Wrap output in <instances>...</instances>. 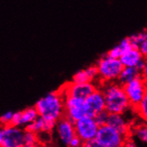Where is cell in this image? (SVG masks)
Returning a JSON list of instances; mask_svg holds the SVG:
<instances>
[{
	"instance_id": "6da1fadb",
	"label": "cell",
	"mask_w": 147,
	"mask_h": 147,
	"mask_svg": "<svg viewBox=\"0 0 147 147\" xmlns=\"http://www.w3.org/2000/svg\"><path fill=\"white\" fill-rule=\"evenodd\" d=\"M64 96L61 89L47 93L35 105L38 115L48 121L57 122L64 116Z\"/></svg>"
},
{
	"instance_id": "7a4b0ae2",
	"label": "cell",
	"mask_w": 147,
	"mask_h": 147,
	"mask_svg": "<svg viewBox=\"0 0 147 147\" xmlns=\"http://www.w3.org/2000/svg\"><path fill=\"white\" fill-rule=\"evenodd\" d=\"M99 88L102 89L105 96L106 111L109 113L124 114L126 111L132 108L123 85L118 81L102 83Z\"/></svg>"
},
{
	"instance_id": "3957f363",
	"label": "cell",
	"mask_w": 147,
	"mask_h": 147,
	"mask_svg": "<svg viewBox=\"0 0 147 147\" xmlns=\"http://www.w3.org/2000/svg\"><path fill=\"white\" fill-rule=\"evenodd\" d=\"M96 65L98 70L100 85L102 83L118 81L124 68L120 59L112 57L108 54L100 57Z\"/></svg>"
},
{
	"instance_id": "277c9868",
	"label": "cell",
	"mask_w": 147,
	"mask_h": 147,
	"mask_svg": "<svg viewBox=\"0 0 147 147\" xmlns=\"http://www.w3.org/2000/svg\"><path fill=\"white\" fill-rule=\"evenodd\" d=\"M25 128L14 125H4L0 130V146L19 147L24 144Z\"/></svg>"
},
{
	"instance_id": "5b68a950",
	"label": "cell",
	"mask_w": 147,
	"mask_h": 147,
	"mask_svg": "<svg viewBox=\"0 0 147 147\" xmlns=\"http://www.w3.org/2000/svg\"><path fill=\"white\" fill-rule=\"evenodd\" d=\"M76 135L85 143L96 139L99 130V124L94 117L86 115L74 123Z\"/></svg>"
},
{
	"instance_id": "8992f818",
	"label": "cell",
	"mask_w": 147,
	"mask_h": 147,
	"mask_svg": "<svg viewBox=\"0 0 147 147\" xmlns=\"http://www.w3.org/2000/svg\"><path fill=\"white\" fill-rule=\"evenodd\" d=\"M127 137L110 125L105 124L100 126L96 139L106 147H122Z\"/></svg>"
},
{
	"instance_id": "52a82bcc",
	"label": "cell",
	"mask_w": 147,
	"mask_h": 147,
	"mask_svg": "<svg viewBox=\"0 0 147 147\" xmlns=\"http://www.w3.org/2000/svg\"><path fill=\"white\" fill-rule=\"evenodd\" d=\"M123 88L128 98V101L130 102V105L134 110L142 102L147 93L144 84V79L142 76H140L123 85Z\"/></svg>"
},
{
	"instance_id": "ba28073f",
	"label": "cell",
	"mask_w": 147,
	"mask_h": 147,
	"mask_svg": "<svg viewBox=\"0 0 147 147\" xmlns=\"http://www.w3.org/2000/svg\"><path fill=\"white\" fill-rule=\"evenodd\" d=\"M97 88L94 83H76L73 81L68 82L63 85L60 89L63 92V96H74L81 99H86L96 90Z\"/></svg>"
},
{
	"instance_id": "9c48e42d",
	"label": "cell",
	"mask_w": 147,
	"mask_h": 147,
	"mask_svg": "<svg viewBox=\"0 0 147 147\" xmlns=\"http://www.w3.org/2000/svg\"><path fill=\"white\" fill-rule=\"evenodd\" d=\"M64 97V116L75 123L77 120L86 115L84 99L70 96Z\"/></svg>"
},
{
	"instance_id": "30bf717a",
	"label": "cell",
	"mask_w": 147,
	"mask_h": 147,
	"mask_svg": "<svg viewBox=\"0 0 147 147\" xmlns=\"http://www.w3.org/2000/svg\"><path fill=\"white\" fill-rule=\"evenodd\" d=\"M85 106L86 115L94 118L106 111L105 96L100 88H97L88 97L85 99Z\"/></svg>"
},
{
	"instance_id": "8fae6325",
	"label": "cell",
	"mask_w": 147,
	"mask_h": 147,
	"mask_svg": "<svg viewBox=\"0 0 147 147\" xmlns=\"http://www.w3.org/2000/svg\"><path fill=\"white\" fill-rule=\"evenodd\" d=\"M55 128L59 140L66 146H68L72 138L77 136L74 122L69 119L66 116H63L58 120Z\"/></svg>"
},
{
	"instance_id": "7c38bea8",
	"label": "cell",
	"mask_w": 147,
	"mask_h": 147,
	"mask_svg": "<svg viewBox=\"0 0 147 147\" xmlns=\"http://www.w3.org/2000/svg\"><path fill=\"white\" fill-rule=\"evenodd\" d=\"M145 58L146 57L142 54L139 49L132 46L125 52L119 59L124 67H135L141 70Z\"/></svg>"
},
{
	"instance_id": "4fadbf2b",
	"label": "cell",
	"mask_w": 147,
	"mask_h": 147,
	"mask_svg": "<svg viewBox=\"0 0 147 147\" xmlns=\"http://www.w3.org/2000/svg\"><path fill=\"white\" fill-rule=\"evenodd\" d=\"M38 117V112L35 106L26 108L22 111L14 112L12 125L25 128L28 125H30L33 121H35Z\"/></svg>"
},
{
	"instance_id": "5bb4252c",
	"label": "cell",
	"mask_w": 147,
	"mask_h": 147,
	"mask_svg": "<svg viewBox=\"0 0 147 147\" xmlns=\"http://www.w3.org/2000/svg\"><path fill=\"white\" fill-rule=\"evenodd\" d=\"M99 81V76H98V70L96 65H91L86 68L81 69L79 71H77L73 77L72 80L76 83H88L92 82L96 84V81Z\"/></svg>"
},
{
	"instance_id": "9a60e30c",
	"label": "cell",
	"mask_w": 147,
	"mask_h": 147,
	"mask_svg": "<svg viewBox=\"0 0 147 147\" xmlns=\"http://www.w3.org/2000/svg\"><path fill=\"white\" fill-rule=\"evenodd\" d=\"M107 124L126 136H128L131 131L130 125L122 113H109Z\"/></svg>"
},
{
	"instance_id": "2e32d148",
	"label": "cell",
	"mask_w": 147,
	"mask_h": 147,
	"mask_svg": "<svg viewBox=\"0 0 147 147\" xmlns=\"http://www.w3.org/2000/svg\"><path fill=\"white\" fill-rule=\"evenodd\" d=\"M56 123L48 121L42 117H38L35 121H33L30 125L25 127V129H28L32 132H35L36 134L39 135L41 133H49L55 127Z\"/></svg>"
},
{
	"instance_id": "e0dca14e",
	"label": "cell",
	"mask_w": 147,
	"mask_h": 147,
	"mask_svg": "<svg viewBox=\"0 0 147 147\" xmlns=\"http://www.w3.org/2000/svg\"><path fill=\"white\" fill-rule=\"evenodd\" d=\"M132 45L139 49L142 54L147 57V30L136 33L129 37Z\"/></svg>"
},
{
	"instance_id": "ac0fdd59",
	"label": "cell",
	"mask_w": 147,
	"mask_h": 147,
	"mask_svg": "<svg viewBox=\"0 0 147 147\" xmlns=\"http://www.w3.org/2000/svg\"><path fill=\"white\" fill-rule=\"evenodd\" d=\"M140 76H141L140 69L135 67H124L118 79V82L121 85H125Z\"/></svg>"
},
{
	"instance_id": "d6986e66",
	"label": "cell",
	"mask_w": 147,
	"mask_h": 147,
	"mask_svg": "<svg viewBox=\"0 0 147 147\" xmlns=\"http://www.w3.org/2000/svg\"><path fill=\"white\" fill-rule=\"evenodd\" d=\"M133 45L131 43V40L130 38H123L121 41H119L117 45H115L113 47H112L111 49L109 50L108 52V55L112 56V57H115V58H120L122 56V55L125 53V52L129 48L131 47Z\"/></svg>"
},
{
	"instance_id": "ffe728a7",
	"label": "cell",
	"mask_w": 147,
	"mask_h": 147,
	"mask_svg": "<svg viewBox=\"0 0 147 147\" xmlns=\"http://www.w3.org/2000/svg\"><path fill=\"white\" fill-rule=\"evenodd\" d=\"M130 132L136 139L147 144V123L144 122L143 124L133 127Z\"/></svg>"
},
{
	"instance_id": "44dd1931",
	"label": "cell",
	"mask_w": 147,
	"mask_h": 147,
	"mask_svg": "<svg viewBox=\"0 0 147 147\" xmlns=\"http://www.w3.org/2000/svg\"><path fill=\"white\" fill-rule=\"evenodd\" d=\"M134 111L143 119L144 122L147 123V93L144 96V99L142 100V102L137 105L136 108L134 109Z\"/></svg>"
},
{
	"instance_id": "7402d4cb",
	"label": "cell",
	"mask_w": 147,
	"mask_h": 147,
	"mask_svg": "<svg viewBox=\"0 0 147 147\" xmlns=\"http://www.w3.org/2000/svg\"><path fill=\"white\" fill-rule=\"evenodd\" d=\"M38 143V135L28 129H25L24 132V144L37 145Z\"/></svg>"
},
{
	"instance_id": "603a6c76",
	"label": "cell",
	"mask_w": 147,
	"mask_h": 147,
	"mask_svg": "<svg viewBox=\"0 0 147 147\" xmlns=\"http://www.w3.org/2000/svg\"><path fill=\"white\" fill-rule=\"evenodd\" d=\"M13 114H14V112L12 111H8L5 112V113H3L1 118H0V120H1L2 125L4 126V125H10V124H12Z\"/></svg>"
},
{
	"instance_id": "cb8c5ba5",
	"label": "cell",
	"mask_w": 147,
	"mask_h": 147,
	"mask_svg": "<svg viewBox=\"0 0 147 147\" xmlns=\"http://www.w3.org/2000/svg\"><path fill=\"white\" fill-rule=\"evenodd\" d=\"M108 117H109V112L107 111H105L101 112L100 114H98L94 119H96V120L99 124V126H102V125L107 124Z\"/></svg>"
},
{
	"instance_id": "d4e9b609",
	"label": "cell",
	"mask_w": 147,
	"mask_h": 147,
	"mask_svg": "<svg viewBox=\"0 0 147 147\" xmlns=\"http://www.w3.org/2000/svg\"><path fill=\"white\" fill-rule=\"evenodd\" d=\"M83 144H84V142L79 136H76L72 138V140L70 142V144H69V145L67 147H82Z\"/></svg>"
},
{
	"instance_id": "484cf974",
	"label": "cell",
	"mask_w": 147,
	"mask_h": 147,
	"mask_svg": "<svg viewBox=\"0 0 147 147\" xmlns=\"http://www.w3.org/2000/svg\"><path fill=\"white\" fill-rule=\"evenodd\" d=\"M82 147H106V146L99 143L96 139H93V140H90L88 142H85L83 144Z\"/></svg>"
},
{
	"instance_id": "4316f807",
	"label": "cell",
	"mask_w": 147,
	"mask_h": 147,
	"mask_svg": "<svg viewBox=\"0 0 147 147\" xmlns=\"http://www.w3.org/2000/svg\"><path fill=\"white\" fill-rule=\"evenodd\" d=\"M122 147H138V145L136 144V141L130 137H127V139L124 143V144L122 145Z\"/></svg>"
},
{
	"instance_id": "83f0119b",
	"label": "cell",
	"mask_w": 147,
	"mask_h": 147,
	"mask_svg": "<svg viewBox=\"0 0 147 147\" xmlns=\"http://www.w3.org/2000/svg\"><path fill=\"white\" fill-rule=\"evenodd\" d=\"M141 76L144 78V80H147V57L144 60V63L142 66L141 69Z\"/></svg>"
},
{
	"instance_id": "f1b7e54d",
	"label": "cell",
	"mask_w": 147,
	"mask_h": 147,
	"mask_svg": "<svg viewBox=\"0 0 147 147\" xmlns=\"http://www.w3.org/2000/svg\"><path fill=\"white\" fill-rule=\"evenodd\" d=\"M19 147H38L37 145H28V144H22V145H21V146H19Z\"/></svg>"
},
{
	"instance_id": "f546056e",
	"label": "cell",
	"mask_w": 147,
	"mask_h": 147,
	"mask_svg": "<svg viewBox=\"0 0 147 147\" xmlns=\"http://www.w3.org/2000/svg\"><path fill=\"white\" fill-rule=\"evenodd\" d=\"M144 84H145V88H146V90H147V80H144Z\"/></svg>"
}]
</instances>
